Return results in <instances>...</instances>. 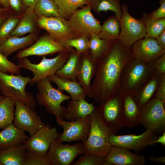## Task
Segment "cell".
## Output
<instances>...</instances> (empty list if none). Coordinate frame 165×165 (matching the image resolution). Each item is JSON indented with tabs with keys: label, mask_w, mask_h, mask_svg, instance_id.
Here are the masks:
<instances>
[{
	"label": "cell",
	"mask_w": 165,
	"mask_h": 165,
	"mask_svg": "<svg viewBox=\"0 0 165 165\" xmlns=\"http://www.w3.org/2000/svg\"><path fill=\"white\" fill-rule=\"evenodd\" d=\"M8 8H2L0 7V13L6 10Z\"/></svg>",
	"instance_id": "52"
},
{
	"label": "cell",
	"mask_w": 165,
	"mask_h": 165,
	"mask_svg": "<svg viewBox=\"0 0 165 165\" xmlns=\"http://www.w3.org/2000/svg\"><path fill=\"white\" fill-rule=\"evenodd\" d=\"M124 127L130 128L140 124V110L133 97V93L123 91Z\"/></svg>",
	"instance_id": "22"
},
{
	"label": "cell",
	"mask_w": 165,
	"mask_h": 165,
	"mask_svg": "<svg viewBox=\"0 0 165 165\" xmlns=\"http://www.w3.org/2000/svg\"><path fill=\"white\" fill-rule=\"evenodd\" d=\"M21 68L0 53V71L7 74L20 75Z\"/></svg>",
	"instance_id": "41"
},
{
	"label": "cell",
	"mask_w": 165,
	"mask_h": 165,
	"mask_svg": "<svg viewBox=\"0 0 165 165\" xmlns=\"http://www.w3.org/2000/svg\"><path fill=\"white\" fill-rule=\"evenodd\" d=\"M154 70L152 64L134 58L123 68L120 78V89L132 93L137 91L150 78Z\"/></svg>",
	"instance_id": "4"
},
{
	"label": "cell",
	"mask_w": 165,
	"mask_h": 165,
	"mask_svg": "<svg viewBox=\"0 0 165 165\" xmlns=\"http://www.w3.org/2000/svg\"><path fill=\"white\" fill-rule=\"evenodd\" d=\"M19 21L18 17L11 16L3 22L0 26V43L9 37Z\"/></svg>",
	"instance_id": "38"
},
{
	"label": "cell",
	"mask_w": 165,
	"mask_h": 165,
	"mask_svg": "<svg viewBox=\"0 0 165 165\" xmlns=\"http://www.w3.org/2000/svg\"><path fill=\"white\" fill-rule=\"evenodd\" d=\"M66 44L69 47H74L79 54L88 53L89 51V40L88 38L83 36L67 40Z\"/></svg>",
	"instance_id": "39"
},
{
	"label": "cell",
	"mask_w": 165,
	"mask_h": 165,
	"mask_svg": "<svg viewBox=\"0 0 165 165\" xmlns=\"http://www.w3.org/2000/svg\"><path fill=\"white\" fill-rule=\"evenodd\" d=\"M72 163V165H107L103 157L84 153Z\"/></svg>",
	"instance_id": "40"
},
{
	"label": "cell",
	"mask_w": 165,
	"mask_h": 165,
	"mask_svg": "<svg viewBox=\"0 0 165 165\" xmlns=\"http://www.w3.org/2000/svg\"><path fill=\"white\" fill-rule=\"evenodd\" d=\"M95 63V60L88 53L81 54L77 81L90 98H91V82L94 76Z\"/></svg>",
	"instance_id": "20"
},
{
	"label": "cell",
	"mask_w": 165,
	"mask_h": 165,
	"mask_svg": "<svg viewBox=\"0 0 165 165\" xmlns=\"http://www.w3.org/2000/svg\"><path fill=\"white\" fill-rule=\"evenodd\" d=\"M15 100L3 97L0 98V130L12 123L14 119Z\"/></svg>",
	"instance_id": "33"
},
{
	"label": "cell",
	"mask_w": 165,
	"mask_h": 165,
	"mask_svg": "<svg viewBox=\"0 0 165 165\" xmlns=\"http://www.w3.org/2000/svg\"><path fill=\"white\" fill-rule=\"evenodd\" d=\"M95 109L112 134H116L123 129V91L120 89L106 102L96 107Z\"/></svg>",
	"instance_id": "7"
},
{
	"label": "cell",
	"mask_w": 165,
	"mask_h": 165,
	"mask_svg": "<svg viewBox=\"0 0 165 165\" xmlns=\"http://www.w3.org/2000/svg\"><path fill=\"white\" fill-rule=\"evenodd\" d=\"M26 151L22 144L0 149V165H23Z\"/></svg>",
	"instance_id": "27"
},
{
	"label": "cell",
	"mask_w": 165,
	"mask_h": 165,
	"mask_svg": "<svg viewBox=\"0 0 165 165\" xmlns=\"http://www.w3.org/2000/svg\"><path fill=\"white\" fill-rule=\"evenodd\" d=\"M30 137L12 123L0 131V149L22 144Z\"/></svg>",
	"instance_id": "25"
},
{
	"label": "cell",
	"mask_w": 165,
	"mask_h": 165,
	"mask_svg": "<svg viewBox=\"0 0 165 165\" xmlns=\"http://www.w3.org/2000/svg\"><path fill=\"white\" fill-rule=\"evenodd\" d=\"M59 134L55 127H51L49 124H47L22 144L26 150L46 155L51 144L58 138Z\"/></svg>",
	"instance_id": "16"
},
{
	"label": "cell",
	"mask_w": 165,
	"mask_h": 165,
	"mask_svg": "<svg viewBox=\"0 0 165 165\" xmlns=\"http://www.w3.org/2000/svg\"><path fill=\"white\" fill-rule=\"evenodd\" d=\"M155 144L160 143L163 146L165 145V131L163 132L162 135L159 136L157 137L155 141Z\"/></svg>",
	"instance_id": "49"
},
{
	"label": "cell",
	"mask_w": 165,
	"mask_h": 165,
	"mask_svg": "<svg viewBox=\"0 0 165 165\" xmlns=\"http://www.w3.org/2000/svg\"><path fill=\"white\" fill-rule=\"evenodd\" d=\"M134 58L132 46H124L118 39L109 42L106 52L95 60L94 79L91 87V98L95 102L104 103L120 89L123 68Z\"/></svg>",
	"instance_id": "1"
},
{
	"label": "cell",
	"mask_w": 165,
	"mask_h": 165,
	"mask_svg": "<svg viewBox=\"0 0 165 165\" xmlns=\"http://www.w3.org/2000/svg\"><path fill=\"white\" fill-rule=\"evenodd\" d=\"M90 116L89 134L86 141L83 143L84 153L105 157L111 146L109 137L112 134L95 108Z\"/></svg>",
	"instance_id": "2"
},
{
	"label": "cell",
	"mask_w": 165,
	"mask_h": 165,
	"mask_svg": "<svg viewBox=\"0 0 165 165\" xmlns=\"http://www.w3.org/2000/svg\"><path fill=\"white\" fill-rule=\"evenodd\" d=\"M34 10L36 17L60 16L53 0H37Z\"/></svg>",
	"instance_id": "36"
},
{
	"label": "cell",
	"mask_w": 165,
	"mask_h": 165,
	"mask_svg": "<svg viewBox=\"0 0 165 165\" xmlns=\"http://www.w3.org/2000/svg\"><path fill=\"white\" fill-rule=\"evenodd\" d=\"M165 101L153 97L140 110V124L157 133L165 130Z\"/></svg>",
	"instance_id": "10"
},
{
	"label": "cell",
	"mask_w": 165,
	"mask_h": 165,
	"mask_svg": "<svg viewBox=\"0 0 165 165\" xmlns=\"http://www.w3.org/2000/svg\"><path fill=\"white\" fill-rule=\"evenodd\" d=\"M35 24L46 30L54 40L60 43L71 52L74 50L68 47L66 41L81 36L75 32L69 24L68 20L60 16L36 17Z\"/></svg>",
	"instance_id": "8"
},
{
	"label": "cell",
	"mask_w": 165,
	"mask_h": 165,
	"mask_svg": "<svg viewBox=\"0 0 165 165\" xmlns=\"http://www.w3.org/2000/svg\"><path fill=\"white\" fill-rule=\"evenodd\" d=\"M132 47L134 58L149 64L165 53V50L152 37H145L136 42Z\"/></svg>",
	"instance_id": "18"
},
{
	"label": "cell",
	"mask_w": 165,
	"mask_h": 165,
	"mask_svg": "<svg viewBox=\"0 0 165 165\" xmlns=\"http://www.w3.org/2000/svg\"><path fill=\"white\" fill-rule=\"evenodd\" d=\"M55 120L63 130L58 138L60 141L70 143L81 141L84 143L86 141L90 128V115L73 121H68L58 117H56Z\"/></svg>",
	"instance_id": "11"
},
{
	"label": "cell",
	"mask_w": 165,
	"mask_h": 165,
	"mask_svg": "<svg viewBox=\"0 0 165 165\" xmlns=\"http://www.w3.org/2000/svg\"><path fill=\"white\" fill-rule=\"evenodd\" d=\"M51 82L55 83L57 89L62 92L65 91L70 95L72 100H86L87 94L84 89L77 81L68 80L61 78L56 74L47 77Z\"/></svg>",
	"instance_id": "24"
},
{
	"label": "cell",
	"mask_w": 165,
	"mask_h": 165,
	"mask_svg": "<svg viewBox=\"0 0 165 165\" xmlns=\"http://www.w3.org/2000/svg\"><path fill=\"white\" fill-rule=\"evenodd\" d=\"M30 79V77L7 74L0 71V92L4 97L17 100L35 109L36 107L35 99L31 93L25 90Z\"/></svg>",
	"instance_id": "5"
},
{
	"label": "cell",
	"mask_w": 165,
	"mask_h": 165,
	"mask_svg": "<svg viewBox=\"0 0 165 165\" xmlns=\"http://www.w3.org/2000/svg\"><path fill=\"white\" fill-rule=\"evenodd\" d=\"M9 6L17 12H20L25 7L22 0H9Z\"/></svg>",
	"instance_id": "45"
},
{
	"label": "cell",
	"mask_w": 165,
	"mask_h": 165,
	"mask_svg": "<svg viewBox=\"0 0 165 165\" xmlns=\"http://www.w3.org/2000/svg\"><path fill=\"white\" fill-rule=\"evenodd\" d=\"M26 8H34L37 0H22Z\"/></svg>",
	"instance_id": "48"
},
{
	"label": "cell",
	"mask_w": 165,
	"mask_h": 165,
	"mask_svg": "<svg viewBox=\"0 0 165 165\" xmlns=\"http://www.w3.org/2000/svg\"><path fill=\"white\" fill-rule=\"evenodd\" d=\"M149 160L153 162L160 163H165V156H150L148 159Z\"/></svg>",
	"instance_id": "47"
},
{
	"label": "cell",
	"mask_w": 165,
	"mask_h": 165,
	"mask_svg": "<svg viewBox=\"0 0 165 165\" xmlns=\"http://www.w3.org/2000/svg\"><path fill=\"white\" fill-rule=\"evenodd\" d=\"M120 30V20L113 16L105 21L98 35L100 38L108 41L118 39Z\"/></svg>",
	"instance_id": "30"
},
{
	"label": "cell",
	"mask_w": 165,
	"mask_h": 165,
	"mask_svg": "<svg viewBox=\"0 0 165 165\" xmlns=\"http://www.w3.org/2000/svg\"><path fill=\"white\" fill-rule=\"evenodd\" d=\"M121 9L122 14L118 40L124 46H132L136 42L145 37L146 28L141 19L134 18L130 14L126 4L122 6Z\"/></svg>",
	"instance_id": "9"
},
{
	"label": "cell",
	"mask_w": 165,
	"mask_h": 165,
	"mask_svg": "<svg viewBox=\"0 0 165 165\" xmlns=\"http://www.w3.org/2000/svg\"><path fill=\"white\" fill-rule=\"evenodd\" d=\"M66 50H68L49 35H45L28 48L19 51L16 58L19 59L31 56H45Z\"/></svg>",
	"instance_id": "17"
},
{
	"label": "cell",
	"mask_w": 165,
	"mask_h": 165,
	"mask_svg": "<svg viewBox=\"0 0 165 165\" xmlns=\"http://www.w3.org/2000/svg\"><path fill=\"white\" fill-rule=\"evenodd\" d=\"M0 4L4 8H8L9 7V0H0Z\"/></svg>",
	"instance_id": "50"
},
{
	"label": "cell",
	"mask_w": 165,
	"mask_h": 165,
	"mask_svg": "<svg viewBox=\"0 0 165 165\" xmlns=\"http://www.w3.org/2000/svg\"><path fill=\"white\" fill-rule=\"evenodd\" d=\"M160 7L150 13L153 17L159 19L165 18V0H160Z\"/></svg>",
	"instance_id": "44"
},
{
	"label": "cell",
	"mask_w": 165,
	"mask_h": 165,
	"mask_svg": "<svg viewBox=\"0 0 165 165\" xmlns=\"http://www.w3.org/2000/svg\"><path fill=\"white\" fill-rule=\"evenodd\" d=\"M80 56L76 51L71 52L67 61L55 74L64 79L77 81Z\"/></svg>",
	"instance_id": "28"
},
{
	"label": "cell",
	"mask_w": 165,
	"mask_h": 165,
	"mask_svg": "<svg viewBox=\"0 0 165 165\" xmlns=\"http://www.w3.org/2000/svg\"><path fill=\"white\" fill-rule=\"evenodd\" d=\"M161 74L155 69L148 80L137 91L133 93V97L139 110L154 97Z\"/></svg>",
	"instance_id": "21"
},
{
	"label": "cell",
	"mask_w": 165,
	"mask_h": 165,
	"mask_svg": "<svg viewBox=\"0 0 165 165\" xmlns=\"http://www.w3.org/2000/svg\"><path fill=\"white\" fill-rule=\"evenodd\" d=\"M89 40L90 55L96 60L104 54L107 50L109 42L100 38L96 33L92 34Z\"/></svg>",
	"instance_id": "35"
},
{
	"label": "cell",
	"mask_w": 165,
	"mask_h": 165,
	"mask_svg": "<svg viewBox=\"0 0 165 165\" xmlns=\"http://www.w3.org/2000/svg\"><path fill=\"white\" fill-rule=\"evenodd\" d=\"M36 39L33 33L24 37L10 36L0 43V53L6 57L20 49H25L31 45Z\"/></svg>",
	"instance_id": "23"
},
{
	"label": "cell",
	"mask_w": 165,
	"mask_h": 165,
	"mask_svg": "<svg viewBox=\"0 0 165 165\" xmlns=\"http://www.w3.org/2000/svg\"><path fill=\"white\" fill-rule=\"evenodd\" d=\"M154 97L165 101V74H161Z\"/></svg>",
	"instance_id": "42"
},
{
	"label": "cell",
	"mask_w": 165,
	"mask_h": 165,
	"mask_svg": "<svg viewBox=\"0 0 165 165\" xmlns=\"http://www.w3.org/2000/svg\"><path fill=\"white\" fill-rule=\"evenodd\" d=\"M157 137V133L155 131L147 129L145 132L139 135H117L111 134L109 137V141L111 145L132 150L138 152L148 146L155 144V141Z\"/></svg>",
	"instance_id": "12"
},
{
	"label": "cell",
	"mask_w": 165,
	"mask_h": 165,
	"mask_svg": "<svg viewBox=\"0 0 165 165\" xmlns=\"http://www.w3.org/2000/svg\"><path fill=\"white\" fill-rule=\"evenodd\" d=\"M104 160L107 165H143L145 163L144 155L113 145L111 146Z\"/></svg>",
	"instance_id": "19"
},
{
	"label": "cell",
	"mask_w": 165,
	"mask_h": 165,
	"mask_svg": "<svg viewBox=\"0 0 165 165\" xmlns=\"http://www.w3.org/2000/svg\"><path fill=\"white\" fill-rule=\"evenodd\" d=\"M3 97V96L1 95L0 94V98L2 97Z\"/></svg>",
	"instance_id": "53"
},
{
	"label": "cell",
	"mask_w": 165,
	"mask_h": 165,
	"mask_svg": "<svg viewBox=\"0 0 165 165\" xmlns=\"http://www.w3.org/2000/svg\"><path fill=\"white\" fill-rule=\"evenodd\" d=\"M121 0H90V5L91 9L99 13L102 11H111L120 20L122 11L120 5Z\"/></svg>",
	"instance_id": "34"
},
{
	"label": "cell",
	"mask_w": 165,
	"mask_h": 165,
	"mask_svg": "<svg viewBox=\"0 0 165 165\" xmlns=\"http://www.w3.org/2000/svg\"><path fill=\"white\" fill-rule=\"evenodd\" d=\"M46 156L51 165H70L75 158L85 153L83 143L64 144L58 139L53 142Z\"/></svg>",
	"instance_id": "15"
},
{
	"label": "cell",
	"mask_w": 165,
	"mask_h": 165,
	"mask_svg": "<svg viewBox=\"0 0 165 165\" xmlns=\"http://www.w3.org/2000/svg\"><path fill=\"white\" fill-rule=\"evenodd\" d=\"M51 82L46 77L36 83L38 90L36 99L38 104L43 106L48 113L56 117L64 119L68 111L67 107L61 104L71 97L54 88Z\"/></svg>",
	"instance_id": "3"
},
{
	"label": "cell",
	"mask_w": 165,
	"mask_h": 165,
	"mask_svg": "<svg viewBox=\"0 0 165 165\" xmlns=\"http://www.w3.org/2000/svg\"><path fill=\"white\" fill-rule=\"evenodd\" d=\"M152 64L153 68L160 74H165V53L154 61Z\"/></svg>",
	"instance_id": "43"
},
{
	"label": "cell",
	"mask_w": 165,
	"mask_h": 165,
	"mask_svg": "<svg viewBox=\"0 0 165 165\" xmlns=\"http://www.w3.org/2000/svg\"><path fill=\"white\" fill-rule=\"evenodd\" d=\"M15 106L13 124L16 128L28 133L30 137L46 125L34 109L29 105L15 100Z\"/></svg>",
	"instance_id": "14"
},
{
	"label": "cell",
	"mask_w": 165,
	"mask_h": 165,
	"mask_svg": "<svg viewBox=\"0 0 165 165\" xmlns=\"http://www.w3.org/2000/svg\"><path fill=\"white\" fill-rule=\"evenodd\" d=\"M141 20L146 28V38H155L165 29V18H157L150 13H144L142 14Z\"/></svg>",
	"instance_id": "32"
},
{
	"label": "cell",
	"mask_w": 165,
	"mask_h": 165,
	"mask_svg": "<svg viewBox=\"0 0 165 165\" xmlns=\"http://www.w3.org/2000/svg\"><path fill=\"white\" fill-rule=\"evenodd\" d=\"M78 9L68 20L70 26L80 36L88 38L93 33L98 34L101 25L91 12L90 5Z\"/></svg>",
	"instance_id": "13"
},
{
	"label": "cell",
	"mask_w": 165,
	"mask_h": 165,
	"mask_svg": "<svg viewBox=\"0 0 165 165\" xmlns=\"http://www.w3.org/2000/svg\"><path fill=\"white\" fill-rule=\"evenodd\" d=\"M36 18L34 8H26L20 20L10 35L21 37L28 33H33Z\"/></svg>",
	"instance_id": "29"
},
{
	"label": "cell",
	"mask_w": 165,
	"mask_h": 165,
	"mask_svg": "<svg viewBox=\"0 0 165 165\" xmlns=\"http://www.w3.org/2000/svg\"><path fill=\"white\" fill-rule=\"evenodd\" d=\"M96 107L84 99L69 100L67 107L68 112L64 118L68 121L75 120L91 115Z\"/></svg>",
	"instance_id": "26"
},
{
	"label": "cell",
	"mask_w": 165,
	"mask_h": 165,
	"mask_svg": "<svg viewBox=\"0 0 165 165\" xmlns=\"http://www.w3.org/2000/svg\"><path fill=\"white\" fill-rule=\"evenodd\" d=\"M56 5L60 16L69 19L79 8L90 5V0H53Z\"/></svg>",
	"instance_id": "31"
},
{
	"label": "cell",
	"mask_w": 165,
	"mask_h": 165,
	"mask_svg": "<svg viewBox=\"0 0 165 165\" xmlns=\"http://www.w3.org/2000/svg\"><path fill=\"white\" fill-rule=\"evenodd\" d=\"M71 51L66 50L59 53L55 57L48 59L43 56L41 61L38 64L32 63L26 57L18 59V65L21 68L28 69L32 72L34 77L30 78L28 84L30 86H34L38 82L55 74L67 61Z\"/></svg>",
	"instance_id": "6"
},
{
	"label": "cell",
	"mask_w": 165,
	"mask_h": 165,
	"mask_svg": "<svg viewBox=\"0 0 165 165\" xmlns=\"http://www.w3.org/2000/svg\"><path fill=\"white\" fill-rule=\"evenodd\" d=\"M7 16H0V26L5 21L7 18Z\"/></svg>",
	"instance_id": "51"
},
{
	"label": "cell",
	"mask_w": 165,
	"mask_h": 165,
	"mask_svg": "<svg viewBox=\"0 0 165 165\" xmlns=\"http://www.w3.org/2000/svg\"><path fill=\"white\" fill-rule=\"evenodd\" d=\"M23 165H51V164L46 155L26 150Z\"/></svg>",
	"instance_id": "37"
},
{
	"label": "cell",
	"mask_w": 165,
	"mask_h": 165,
	"mask_svg": "<svg viewBox=\"0 0 165 165\" xmlns=\"http://www.w3.org/2000/svg\"><path fill=\"white\" fill-rule=\"evenodd\" d=\"M160 47L165 50V29L155 38Z\"/></svg>",
	"instance_id": "46"
}]
</instances>
